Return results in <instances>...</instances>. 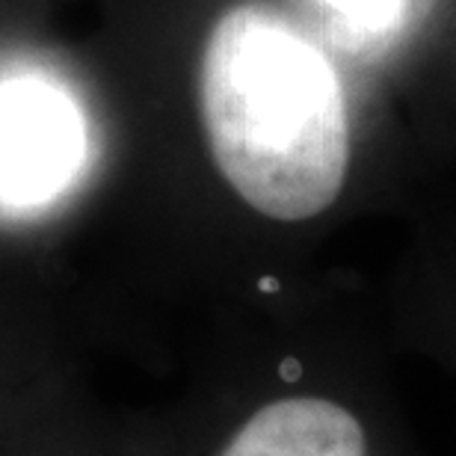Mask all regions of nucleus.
I'll use <instances>...</instances> for the list:
<instances>
[{
    "mask_svg": "<svg viewBox=\"0 0 456 456\" xmlns=\"http://www.w3.org/2000/svg\"><path fill=\"white\" fill-rule=\"evenodd\" d=\"M252 299L172 400L175 456H427L388 338L288 285Z\"/></svg>",
    "mask_w": 456,
    "mask_h": 456,
    "instance_id": "obj_1",
    "label": "nucleus"
},
{
    "mask_svg": "<svg viewBox=\"0 0 456 456\" xmlns=\"http://www.w3.org/2000/svg\"><path fill=\"white\" fill-rule=\"evenodd\" d=\"M196 116L214 193L264 237L303 234L350 196L355 140L341 77L276 9L237 4L214 18Z\"/></svg>",
    "mask_w": 456,
    "mask_h": 456,
    "instance_id": "obj_2",
    "label": "nucleus"
},
{
    "mask_svg": "<svg viewBox=\"0 0 456 456\" xmlns=\"http://www.w3.org/2000/svg\"><path fill=\"white\" fill-rule=\"evenodd\" d=\"M175 406L116 412L77 379L0 427V456H175Z\"/></svg>",
    "mask_w": 456,
    "mask_h": 456,
    "instance_id": "obj_3",
    "label": "nucleus"
},
{
    "mask_svg": "<svg viewBox=\"0 0 456 456\" xmlns=\"http://www.w3.org/2000/svg\"><path fill=\"white\" fill-rule=\"evenodd\" d=\"M77 379L75 355L48 308L0 273V424Z\"/></svg>",
    "mask_w": 456,
    "mask_h": 456,
    "instance_id": "obj_4",
    "label": "nucleus"
},
{
    "mask_svg": "<svg viewBox=\"0 0 456 456\" xmlns=\"http://www.w3.org/2000/svg\"><path fill=\"white\" fill-rule=\"evenodd\" d=\"M388 341L395 353H403L400 359L430 364L456 386V290L430 294L403 308Z\"/></svg>",
    "mask_w": 456,
    "mask_h": 456,
    "instance_id": "obj_5",
    "label": "nucleus"
},
{
    "mask_svg": "<svg viewBox=\"0 0 456 456\" xmlns=\"http://www.w3.org/2000/svg\"><path fill=\"white\" fill-rule=\"evenodd\" d=\"M350 45H377L403 30L409 0H321Z\"/></svg>",
    "mask_w": 456,
    "mask_h": 456,
    "instance_id": "obj_6",
    "label": "nucleus"
}]
</instances>
